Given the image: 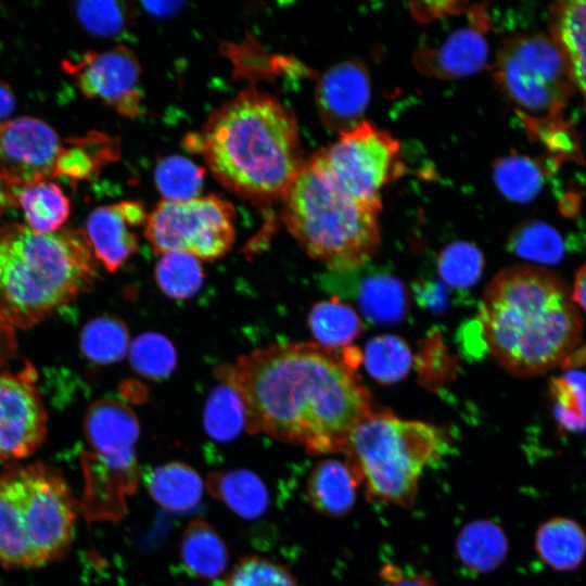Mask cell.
<instances>
[{"instance_id":"cell-31","label":"cell","mask_w":586,"mask_h":586,"mask_svg":"<svg viewBox=\"0 0 586 586\" xmlns=\"http://www.w3.org/2000/svg\"><path fill=\"white\" fill-rule=\"evenodd\" d=\"M155 281L160 290L175 300L195 295L204 281L200 259L182 252L162 254L155 266Z\"/></svg>"},{"instance_id":"cell-21","label":"cell","mask_w":586,"mask_h":586,"mask_svg":"<svg viewBox=\"0 0 586 586\" xmlns=\"http://www.w3.org/2000/svg\"><path fill=\"white\" fill-rule=\"evenodd\" d=\"M151 497L163 508L184 512L194 508L203 495V481L190 466L173 461L158 466L145 476Z\"/></svg>"},{"instance_id":"cell-6","label":"cell","mask_w":586,"mask_h":586,"mask_svg":"<svg viewBox=\"0 0 586 586\" xmlns=\"http://www.w3.org/2000/svg\"><path fill=\"white\" fill-rule=\"evenodd\" d=\"M76 500L61 472L43 462L0 472V565L35 569L62 559L74 540Z\"/></svg>"},{"instance_id":"cell-27","label":"cell","mask_w":586,"mask_h":586,"mask_svg":"<svg viewBox=\"0 0 586 586\" xmlns=\"http://www.w3.org/2000/svg\"><path fill=\"white\" fill-rule=\"evenodd\" d=\"M493 175L496 187L505 198L525 203L534 200L542 191L546 171L537 160L510 154L495 162Z\"/></svg>"},{"instance_id":"cell-1","label":"cell","mask_w":586,"mask_h":586,"mask_svg":"<svg viewBox=\"0 0 586 586\" xmlns=\"http://www.w3.org/2000/svg\"><path fill=\"white\" fill-rule=\"evenodd\" d=\"M347 351L317 343H276L218 369L240 395L245 428L302 445L313 455L344 451L371 397Z\"/></svg>"},{"instance_id":"cell-34","label":"cell","mask_w":586,"mask_h":586,"mask_svg":"<svg viewBox=\"0 0 586 586\" xmlns=\"http://www.w3.org/2000/svg\"><path fill=\"white\" fill-rule=\"evenodd\" d=\"M129 359L140 375L163 379L174 371L177 354L174 344L166 336L156 332H145L130 343Z\"/></svg>"},{"instance_id":"cell-29","label":"cell","mask_w":586,"mask_h":586,"mask_svg":"<svg viewBox=\"0 0 586 586\" xmlns=\"http://www.w3.org/2000/svg\"><path fill=\"white\" fill-rule=\"evenodd\" d=\"M207 434L218 442H230L245 428V409L237 391L222 382L209 393L203 416Z\"/></svg>"},{"instance_id":"cell-42","label":"cell","mask_w":586,"mask_h":586,"mask_svg":"<svg viewBox=\"0 0 586 586\" xmlns=\"http://www.w3.org/2000/svg\"><path fill=\"white\" fill-rule=\"evenodd\" d=\"M15 98L8 84L0 80V120L8 117L14 110Z\"/></svg>"},{"instance_id":"cell-17","label":"cell","mask_w":586,"mask_h":586,"mask_svg":"<svg viewBox=\"0 0 586 586\" xmlns=\"http://www.w3.org/2000/svg\"><path fill=\"white\" fill-rule=\"evenodd\" d=\"M552 39L561 49L586 103V0L560 1L549 10Z\"/></svg>"},{"instance_id":"cell-9","label":"cell","mask_w":586,"mask_h":586,"mask_svg":"<svg viewBox=\"0 0 586 586\" xmlns=\"http://www.w3.org/2000/svg\"><path fill=\"white\" fill-rule=\"evenodd\" d=\"M89 139H62L47 123L22 116L0 125V176L13 190L59 176L86 178L93 168Z\"/></svg>"},{"instance_id":"cell-12","label":"cell","mask_w":586,"mask_h":586,"mask_svg":"<svg viewBox=\"0 0 586 586\" xmlns=\"http://www.w3.org/2000/svg\"><path fill=\"white\" fill-rule=\"evenodd\" d=\"M47 435V412L35 370L0 371V464L33 455Z\"/></svg>"},{"instance_id":"cell-15","label":"cell","mask_w":586,"mask_h":586,"mask_svg":"<svg viewBox=\"0 0 586 586\" xmlns=\"http://www.w3.org/2000/svg\"><path fill=\"white\" fill-rule=\"evenodd\" d=\"M370 99V78L357 61H345L329 68L316 89V103L322 124L339 135L361 122Z\"/></svg>"},{"instance_id":"cell-11","label":"cell","mask_w":586,"mask_h":586,"mask_svg":"<svg viewBox=\"0 0 586 586\" xmlns=\"http://www.w3.org/2000/svg\"><path fill=\"white\" fill-rule=\"evenodd\" d=\"M317 151L335 182L359 201L382 206L380 192L405 173L399 142L361 120Z\"/></svg>"},{"instance_id":"cell-45","label":"cell","mask_w":586,"mask_h":586,"mask_svg":"<svg viewBox=\"0 0 586 586\" xmlns=\"http://www.w3.org/2000/svg\"><path fill=\"white\" fill-rule=\"evenodd\" d=\"M143 4L155 15H167L174 13L181 5V2H143Z\"/></svg>"},{"instance_id":"cell-26","label":"cell","mask_w":586,"mask_h":586,"mask_svg":"<svg viewBox=\"0 0 586 586\" xmlns=\"http://www.w3.org/2000/svg\"><path fill=\"white\" fill-rule=\"evenodd\" d=\"M308 326L317 344L329 349L346 347L362 328L357 313L336 298L315 304L308 315Z\"/></svg>"},{"instance_id":"cell-8","label":"cell","mask_w":586,"mask_h":586,"mask_svg":"<svg viewBox=\"0 0 586 586\" xmlns=\"http://www.w3.org/2000/svg\"><path fill=\"white\" fill-rule=\"evenodd\" d=\"M494 78L524 128L563 119L575 88L561 49L542 33L507 38L496 56Z\"/></svg>"},{"instance_id":"cell-2","label":"cell","mask_w":586,"mask_h":586,"mask_svg":"<svg viewBox=\"0 0 586 586\" xmlns=\"http://www.w3.org/2000/svg\"><path fill=\"white\" fill-rule=\"evenodd\" d=\"M477 327L496 361L523 378L549 371L576 348L583 316L557 273L518 265L502 269L487 284Z\"/></svg>"},{"instance_id":"cell-20","label":"cell","mask_w":586,"mask_h":586,"mask_svg":"<svg viewBox=\"0 0 586 586\" xmlns=\"http://www.w3.org/2000/svg\"><path fill=\"white\" fill-rule=\"evenodd\" d=\"M180 558L186 570L199 579L221 575L228 563V549L216 530L203 519L191 521L183 531Z\"/></svg>"},{"instance_id":"cell-7","label":"cell","mask_w":586,"mask_h":586,"mask_svg":"<svg viewBox=\"0 0 586 586\" xmlns=\"http://www.w3.org/2000/svg\"><path fill=\"white\" fill-rule=\"evenodd\" d=\"M447 449L441 428L372 410L353 430L343 453L369 498L409 508L423 469Z\"/></svg>"},{"instance_id":"cell-38","label":"cell","mask_w":586,"mask_h":586,"mask_svg":"<svg viewBox=\"0 0 586 586\" xmlns=\"http://www.w3.org/2000/svg\"><path fill=\"white\" fill-rule=\"evenodd\" d=\"M464 2H417L411 3V12L416 18L426 22L444 14L464 11Z\"/></svg>"},{"instance_id":"cell-33","label":"cell","mask_w":586,"mask_h":586,"mask_svg":"<svg viewBox=\"0 0 586 586\" xmlns=\"http://www.w3.org/2000/svg\"><path fill=\"white\" fill-rule=\"evenodd\" d=\"M204 169L187 157L169 155L155 169V182L166 201L182 202L200 196Z\"/></svg>"},{"instance_id":"cell-3","label":"cell","mask_w":586,"mask_h":586,"mask_svg":"<svg viewBox=\"0 0 586 586\" xmlns=\"http://www.w3.org/2000/svg\"><path fill=\"white\" fill-rule=\"evenodd\" d=\"M200 146L215 178L255 205L283 200L304 164L294 114L255 87L211 113Z\"/></svg>"},{"instance_id":"cell-19","label":"cell","mask_w":586,"mask_h":586,"mask_svg":"<svg viewBox=\"0 0 586 586\" xmlns=\"http://www.w3.org/2000/svg\"><path fill=\"white\" fill-rule=\"evenodd\" d=\"M535 549L539 558L553 570L573 571L586 557V532L573 519L555 517L538 526Z\"/></svg>"},{"instance_id":"cell-13","label":"cell","mask_w":586,"mask_h":586,"mask_svg":"<svg viewBox=\"0 0 586 586\" xmlns=\"http://www.w3.org/2000/svg\"><path fill=\"white\" fill-rule=\"evenodd\" d=\"M62 67L74 77L86 97L97 99L128 117L139 113L141 68L127 47L89 51L76 61L64 60Z\"/></svg>"},{"instance_id":"cell-44","label":"cell","mask_w":586,"mask_h":586,"mask_svg":"<svg viewBox=\"0 0 586 586\" xmlns=\"http://www.w3.org/2000/svg\"><path fill=\"white\" fill-rule=\"evenodd\" d=\"M15 190H13L0 176V218L11 206H15Z\"/></svg>"},{"instance_id":"cell-41","label":"cell","mask_w":586,"mask_h":586,"mask_svg":"<svg viewBox=\"0 0 586 586\" xmlns=\"http://www.w3.org/2000/svg\"><path fill=\"white\" fill-rule=\"evenodd\" d=\"M572 297L579 310L586 316V263L575 275Z\"/></svg>"},{"instance_id":"cell-4","label":"cell","mask_w":586,"mask_h":586,"mask_svg":"<svg viewBox=\"0 0 586 586\" xmlns=\"http://www.w3.org/2000/svg\"><path fill=\"white\" fill-rule=\"evenodd\" d=\"M97 262L81 230L0 226V319L26 329L92 286Z\"/></svg>"},{"instance_id":"cell-5","label":"cell","mask_w":586,"mask_h":586,"mask_svg":"<svg viewBox=\"0 0 586 586\" xmlns=\"http://www.w3.org/2000/svg\"><path fill=\"white\" fill-rule=\"evenodd\" d=\"M381 208L343 190L316 152L304 161L285 193L282 217L311 258L346 272L362 266L377 251Z\"/></svg>"},{"instance_id":"cell-22","label":"cell","mask_w":586,"mask_h":586,"mask_svg":"<svg viewBox=\"0 0 586 586\" xmlns=\"http://www.w3.org/2000/svg\"><path fill=\"white\" fill-rule=\"evenodd\" d=\"M456 552L460 562L476 573H488L505 560L509 544L502 528L489 520L466 524L456 538Z\"/></svg>"},{"instance_id":"cell-39","label":"cell","mask_w":586,"mask_h":586,"mask_svg":"<svg viewBox=\"0 0 586 586\" xmlns=\"http://www.w3.org/2000/svg\"><path fill=\"white\" fill-rule=\"evenodd\" d=\"M16 349L14 328L0 319V367L7 365L15 356Z\"/></svg>"},{"instance_id":"cell-28","label":"cell","mask_w":586,"mask_h":586,"mask_svg":"<svg viewBox=\"0 0 586 586\" xmlns=\"http://www.w3.org/2000/svg\"><path fill=\"white\" fill-rule=\"evenodd\" d=\"M129 345L127 326L114 316H101L90 320L80 334L82 354L100 365L120 360L127 354Z\"/></svg>"},{"instance_id":"cell-43","label":"cell","mask_w":586,"mask_h":586,"mask_svg":"<svg viewBox=\"0 0 586 586\" xmlns=\"http://www.w3.org/2000/svg\"><path fill=\"white\" fill-rule=\"evenodd\" d=\"M420 297L426 306H442L444 303V291L442 286L429 285L420 292Z\"/></svg>"},{"instance_id":"cell-10","label":"cell","mask_w":586,"mask_h":586,"mask_svg":"<svg viewBox=\"0 0 586 586\" xmlns=\"http://www.w3.org/2000/svg\"><path fill=\"white\" fill-rule=\"evenodd\" d=\"M235 211L216 195L174 202L161 201L146 216L144 237L158 254L182 252L213 260L233 244Z\"/></svg>"},{"instance_id":"cell-23","label":"cell","mask_w":586,"mask_h":586,"mask_svg":"<svg viewBox=\"0 0 586 586\" xmlns=\"http://www.w3.org/2000/svg\"><path fill=\"white\" fill-rule=\"evenodd\" d=\"M211 494L233 512L245 519H255L268 506V493L263 481L245 469L213 472L207 480Z\"/></svg>"},{"instance_id":"cell-32","label":"cell","mask_w":586,"mask_h":586,"mask_svg":"<svg viewBox=\"0 0 586 586\" xmlns=\"http://www.w3.org/2000/svg\"><path fill=\"white\" fill-rule=\"evenodd\" d=\"M510 250L533 262L556 264L564 255V241L550 225L531 220L518 226L509 238Z\"/></svg>"},{"instance_id":"cell-14","label":"cell","mask_w":586,"mask_h":586,"mask_svg":"<svg viewBox=\"0 0 586 586\" xmlns=\"http://www.w3.org/2000/svg\"><path fill=\"white\" fill-rule=\"evenodd\" d=\"M487 27L484 9H471L470 25L456 29L440 44L416 52L413 62L417 69L441 79L460 78L477 72L488 58L484 36Z\"/></svg>"},{"instance_id":"cell-16","label":"cell","mask_w":586,"mask_h":586,"mask_svg":"<svg viewBox=\"0 0 586 586\" xmlns=\"http://www.w3.org/2000/svg\"><path fill=\"white\" fill-rule=\"evenodd\" d=\"M146 219L137 202L124 201L92 211L86 221V237L94 257L110 272L116 271L137 250L131 229Z\"/></svg>"},{"instance_id":"cell-25","label":"cell","mask_w":586,"mask_h":586,"mask_svg":"<svg viewBox=\"0 0 586 586\" xmlns=\"http://www.w3.org/2000/svg\"><path fill=\"white\" fill-rule=\"evenodd\" d=\"M355 295L364 315L375 323L398 322L408 309V293L405 285L390 275L364 277Z\"/></svg>"},{"instance_id":"cell-18","label":"cell","mask_w":586,"mask_h":586,"mask_svg":"<svg viewBox=\"0 0 586 586\" xmlns=\"http://www.w3.org/2000/svg\"><path fill=\"white\" fill-rule=\"evenodd\" d=\"M358 484L345 461L324 459L313 468L308 476L307 497L316 511L341 517L354 507Z\"/></svg>"},{"instance_id":"cell-37","label":"cell","mask_w":586,"mask_h":586,"mask_svg":"<svg viewBox=\"0 0 586 586\" xmlns=\"http://www.w3.org/2000/svg\"><path fill=\"white\" fill-rule=\"evenodd\" d=\"M80 25L95 36H115L129 20L128 9L117 1H80L75 5Z\"/></svg>"},{"instance_id":"cell-40","label":"cell","mask_w":586,"mask_h":586,"mask_svg":"<svg viewBox=\"0 0 586 586\" xmlns=\"http://www.w3.org/2000/svg\"><path fill=\"white\" fill-rule=\"evenodd\" d=\"M387 581L392 583V586H436V584L429 577L422 574L404 575L400 571L395 570L393 566L387 568Z\"/></svg>"},{"instance_id":"cell-36","label":"cell","mask_w":586,"mask_h":586,"mask_svg":"<svg viewBox=\"0 0 586 586\" xmlns=\"http://www.w3.org/2000/svg\"><path fill=\"white\" fill-rule=\"evenodd\" d=\"M222 586H297L283 566L251 556L240 560L226 576Z\"/></svg>"},{"instance_id":"cell-30","label":"cell","mask_w":586,"mask_h":586,"mask_svg":"<svg viewBox=\"0 0 586 586\" xmlns=\"http://www.w3.org/2000/svg\"><path fill=\"white\" fill-rule=\"evenodd\" d=\"M364 364L369 374L380 383L402 380L410 370L412 354L408 344L393 334L371 339L365 347Z\"/></svg>"},{"instance_id":"cell-35","label":"cell","mask_w":586,"mask_h":586,"mask_svg":"<svg viewBox=\"0 0 586 586\" xmlns=\"http://www.w3.org/2000/svg\"><path fill=\"white\" fill-rule=\"evenodd\" d=\"M484 257L481 251L468 242H454L444 247L437 259V270L450 286L467 289L481 278Z\"/></svg>"},{"instance_id":"cell-24","label":"cell","mask_w":586,"mask_h":586,"mask_svg":"<svg viewBox=\"0 0 586 586\" xmlns=\"http://www.w3.org/2000/svg\"><path fill=\"white\" fill-rule=\"evenodd\" d=\"M15 202L24 213L26 226L37 233L61 229L71 213L68 198L52 181L15 190Z\"/></svg>"}]
</instances>
